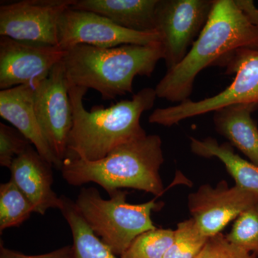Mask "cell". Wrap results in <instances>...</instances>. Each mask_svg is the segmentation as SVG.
<instances>
[{"mask_svg": "<svg viewBox=\"0 0 258 258\" xmlns=\"http://www.w3.org/2000/svg\"><path fill=\"white\" fill-rule=\"evenodd\" d=\"M67 51L59 45H40L0 37V89L35 86L46 79Z\"/></svg>", "mask_w": 258, "mask_h": 258, "instance_id": "11", "label": "cell"}, {"mask_svg": "<svg viewBox=\"0 0 258 258\" xmlns=\"http://www.w3.org/2000/svg\"><path fill=\"white\" fill-rule=\"evenodd\" d=\"M52 166L30 146L15 158L10 170V180L30 200L35 212L44 215L49 209L60 210L62 198L52 189Z\"/></svg>", "mask_w": 258, "mask_h": 258, "instance_id": "13", "label": "cell"}, {"mask_svg": "<svg viewBox=\"0 0 258 258\" xmlns=\"http://www.w3.org/2000/svg\"><path fill=\"white\" fill-rule=\"evenodd\" d=\"M159 0H76L73 9L91 12L133 31H156V10Z\"/></svg>", "mask_w": 258, "mask_h": 258, "instance_id": "15", "label": "cell"}, {"mask_svg": "<svg viewBox=\"0 0 258 258\" xmlns=\"http://www.w3.org/2000/svg\"><path fill=\"white\" fill-rule=\"evenodd\" d=\"M236 4L240 8L249 22L258 28V8L252 0H235Z\"/></svg>", "mask_w": 258, "mask_h": 258, "instance_id": "26", "label": "cell"}, {"mask_svg": "<svg viewBox=\"0 0 258 258\" xmlns=\"http://www.w3.org/2000/svg\"><path fill=\"white\" fill-rule=\"evenodd\" d=\"M161 59V42L111 48L79 45L67 51L62 63L69 86L95 90L109 101L133 93L134 79L151 77Z\"/></svg>", "mask_w": 258, "mask_h": 258, "instance_id": "3", "label": "cell"}, {"mask_svg": "<svg viewBox=\"0 0 258 258\" xmlns=\"http://www.w3.org/2000/svg\"><path fill=\"white\" fill-rule=\"evenodd\" d=\"M208 240L192 218L179 222L174 230L172 244L163 258H196Z\"/></svg>", "mask_w": 258, "mask_h": 258, "instance_id": "20", "label": "cell"}, {"mask_svg": "<svg viewBox=\"0 0 258 258\" xmlns=\"http://www.w3.org/2000/svg\"><path fill=\"white\" fill-rule=\"evenodd\" d=\"M34 106L42 134L62 164L67 157L68 141L73 127L69 85L62 61L46 79L34 86Z\"/></svg>", "mask_w": 258, "mask_h": 258, "instance_id": "10", "label": "cell"}, {"mask_svg": "<svg viewBox=\"0 0 258 258\" xmlns=\"http://www.w3.org/2000/svg\"><path fill=\"white\" fill-rule=\"evenodd\" d=\"M35 212L30 200L10 180L0 185V232L20 227Z\"/></svg>", "mask_w": 258, "mask_h": 258, "instance_id": "19", "label": "cell"}, {"mask_svg": "<svg viewBox=\"0 0 258 258\" xmlns=\"http://www.w3.org/2000/svg\"><path fill=\"white\" fill-rule=\"evenodd\" d=\"M76 0H23L0 7V35L18 41L58 45L62 15Z\"/></svg>", "mask_w": 258, "mask_h": 258, "instance_id": "8", "label": "cell"}, {"mask_svg": "<svg viewBox=\"0 0 258 258\" xmlns=\"http://www.w3.org/2000/svg\"><path fill=\"white\" fill-rule=\"evenodd\" d=\"M228 258H258V257L255 254L248 253L235 246Z\"/></svg>", "mask_w": 258, "mask_h": 258, "instance_id": "27", "label": "cell"}, {"mask_svg": "<svg viewBox=\"0 0 258 258\" xmlns=\"http://www.w3.org/2000/svg\"><path fill=\"white\" fill-rule=\"evenodd\" d=\"M71 257H72V245L64 246L52 252L38 254V255H28L18 251L6 248L2 242L0 245V258H71Z\"/></svg>", "mask_w": 258, "mask_h": 258, "instance_id": "25", "label": "cell"}, {"mask_svg": "<svg viewBox=\"0 0 258 258\" xmlns=\"http://www.w3.org/2000/svg\"><path fill=\"white\" fill-rule=\"evenodd\" d=\"M174 231L156 228L137 237L120 258H163L174 240Z\"/></svg>", "mask_w": 258, "mask_h": 258, "instance_id": "21", "label": "cell"}, {"mask_svg": "<svg viewBox=\"0 0 258 258\" xmlns=\"http://www.w3.org/2000/svg\"><path fill=\"white\" fill-rule=\"evenodd\" d=\"M0 115L18 129L43 159L60 170L62 164L47 143L35 113L34 86L23 85L0 91Z\"/></svg>", "mask_w": 258, "mask_h": 258, "instance_id": "14", "label": "cell"}, {"mask_svg": "<svg viewBox=\"0 0 258 258\" xmlns=\"http://www.w3.org/2000/svg\"><path fill=\"white\" fill-rule=\"evenodd\" d=\"M162 142L157 134L123 144L98 161L66 158L60 171L73 186L96 183L108 195L124 188L159 197L164 191L160 168L164 161Z\"/></svg>", "mask_w": 258, "mask_h": 258, "instance_id": "4", "label": "cell"}, {"mask_svg": "<svg viewBox=\"0 0 258 258\" xmlns=\"http://www.w3.org/2000/svg\"><path fill=\"white\" fill-rule=\"evenodd\" d=\"M257 108L258 103L230 105L214 112L213 121L217 133L258 166V128L252 118Z\"/></svg>", "mask_w": 258, "mask_h": 258, "instance_id": "16", "label": "cell"}, {"mask_svg": "<svg viewBox=\"0 0 258 258\" xmlns=\"http://www.w3.org/2000/svg\"><path fill=\"white\" fill-rule=\"evenodd\" d=\"M60 208L73 235L71 258H117L111 249L93 232L76 208L75 202L62 196Z\"/></svg>", "mask_w": 258, "mask_h": 258, "instance_id": "18", "label": "cell"}, {"mask_svg": "<svg viewBox=\"0 0 258 258\" xmlns=\"http://www.w3.org/2000/svg\"><path fill=\"white\" fill-rule=\"evenodd\" d=\"M87 91L85 88L69 86L73 127L66 158L100 160L117 147L147 135L141 125V117L154 106L157 98L155 88H144L132 99L121 100L108 108L94 106L91 111L83 105Z\"/></svg>", "mask_w": 258, "mask_h": 258, "instance_id": "1", "label": "cell"}, {"mask_svg": "<svg viewBox=\"0 0 258 258\" xmlns=\"http://www.w3.org/2000/svg\"><path fill=\"white\" fill-rule=\"evenodd\" d=\"M242 47L258 48L257 27L249 21L235 0H214L208 22L188 53L157 83V98L171 103L187 101L203 70Z\"/></svg>", "mask_w": 258, "mask_h": 258, "instance_id": "2", "label": "cell"}, {"mask_svg": "<svg viewBox=\"0 0 258 258\" xmlns=\"http://www.w3.org/2000/svg\"><path fill=\"white\" fill-rule=\"evenodd\" d=\"M190 148L200 157H215L221 161L236 186L258 196V166L235 154L229 142L220 144L212 137L203 140L190 137Z\"/></svg>", "mask_w": 258, "mask_h": 258, "instance_id": "17", "label": "cell"}, {"mask_svg": "<svg viewBox=\"0 0 258 258\" xmlns=\"http://www.w3.org/2000/svg\"><path fill=\"white\" fill-rule=\"evenodd\" d=\"M215 66L225 68L226 74H235L232 83L222 92L194 101L189 99L174 106L157 108L149 115L152 124L170 127L194 118L238 103H258V48L242 47L232 51Z\"/></svg>", "mask_w": 258, "mask_h": 258, "instance_id": "6", "label": "cell"}, {"mask_svg": "<svg viewBox=\"0 0 258 258\" xmlns=\"http://www.w3.org/2000/svg\"><path fill=\"white\" fill-rule=\"evenodd\" d=\"M214 0H159L156 31L160 35L166 69L182 61L205 28Z\"/></svg>", "mask_w": 258, "mask_h": 258, "instance_id": "7", "label": "cell"}, {"mask_svg": "<svg viewBox=\"0 0 258 258\" xmlns=\"http://www.w3.org/2000/svg\"><path fill=\"white\" fill-rule=\"evenodd\" d=\"M127 193L118 190L105 200L96 188H82L75 201L90 228L120 257L137 237L157 228L152 213L164 206L163 203H156V199L139 205L129 204Z\"/></svg>", "mask_w": 258, "mask_h": 258, "instance_id": "5", "label": "cell"}, {"mask_svg": "<svg viewBox=\"0 0 258 258\" xmlns=\"http://www.w3.org/2000/svg\"><path fill=\"white\" fill-rule=\"evenodd\" d=\"M31 143L18 129L0 123V165L10 169L15 158L23 154Z\"/></svg>", "mask_w": 258, "mask_h": 258, "instance_id": "23", "label": "cell"}, {"mask_svg": "<svg viewBox=\"0 0 258 258\" xmlns=\"http://www.w3.org/2000/svg\"><path fill=\"white\" fill-rule=\"evenodd\" d=\"M158 42H161V37L157 32L127 30L101 15L71 7L64 12L59 21L58 45L66 51L79 45L111 48Z\"/></svg>", "mask_w": 258, "mask_h": 258, "instance_id": "9", "label": "cell"}, {"mask_svg": "<svg viewBox=\"0 0 258 258\" xmlns=\"http://www.w3.org/2000/svg\"><path fill=\"white\" fill-rule=\"evenodd\" d=\"M235 245L222 233L210 237L203 251L196 258H228Z\"/></svg>", "mask_w": 258, "mask_h": 258, "instance_id": "24", "label": "cell"}, {"mask_svg": "<svg viewBox=\"0 0 258 258\" xmlns=\"http://www.w3.org/2000/svg\"><path fill=\"white\" fill-rule=\"evenodd\" d=\"M258 203V196L222 180L215 187L202 185L188 197V208L202 233L212 237L222 233L231 221Z\"/></svg>", "mask_w": 258, "mask_h": 258, "instance_id": "12", "label": "cell"}, {"mask_svg": "<svg viewBox=\"0 0 258 258\" xmlns=\"http://www.w3.org/2000/svg\"><path fill=\"white\" fill-rule=\"evenodd\" d=\"M226 237L231 244L258 257V203L237 217Z\"/></svg>", "mask_w": 258, "mask_h": 258, "instance_id": "22", "label": "cell"}]
</instances>
